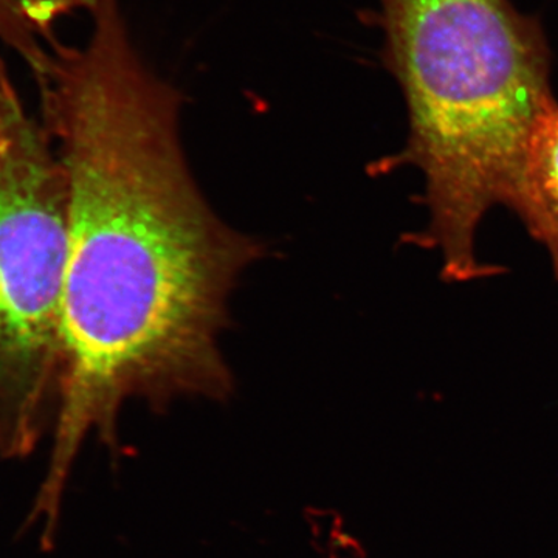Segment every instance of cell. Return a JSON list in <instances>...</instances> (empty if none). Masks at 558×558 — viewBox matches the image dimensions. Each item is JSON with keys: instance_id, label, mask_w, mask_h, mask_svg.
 I'll list each match as a JSON object with an SVG mask.
<instances>
[{"instance_id": "obj_2", "label": "cell", "mask_w": 558, "mask_h": 558, "mask_svg": "<svg viewBox=\"0 0 558 558\" xmlns=\"http://www.w3.org/2000/svg\"><path fill=\"white\" fill-rule=\"evenodd\" d=\"M377 22L410 134L371 172L410 165L425 175L429 222L413 240L439 250L446 281L498 274L476 258V229L506 204L532 132L557 105L542 25L508 0H380Z\"/></svg>"}, {"instance_id": "obj_1", "label": "cell", "mask_w": 558, "mask_h": 558, "mask_svg": "<svg viewBox=\"0 0 558 558\" xmlns=\"http://www.w3.org/2000/svg\"><path fill=\"white\" fill-rule=\"evenodd\" d=\"M83 49L39 64L44 128L68 183L60 405L28 520L61 524L84 440L116 457L130 400H226L229 299L263 255L194 182L180 143L182 94L142 60L119 0H94Z\"/></svg>"}, {"instance_id": "obj_4", "label": "cell", "mask_w": 558, "mask_h": 558, "mask_svg": "<svg viewBox=\"0 0 558 558\" xmlns=\"http://www.w3.org/2000/svg\"><path fill=\"white\" fill-rule=\"evenodd\" d=\"M505 205L548 250L558 281V102L532 132Z\"/></svg>"}, {"instance_id": "obj_3", "label": "cell", "mask_w": 558, "mask_h": 558, "mask_svg": "<svg viewBox=\"0 0 558 558\" xmlns=\"http://www.w3.org/2000/svg\"><path fill=\"white\" fill-rule=\"evenodd\" d=\"M68 183L0 64V459L31 457L60 405Z\"/></svg>"}]
</instances>
